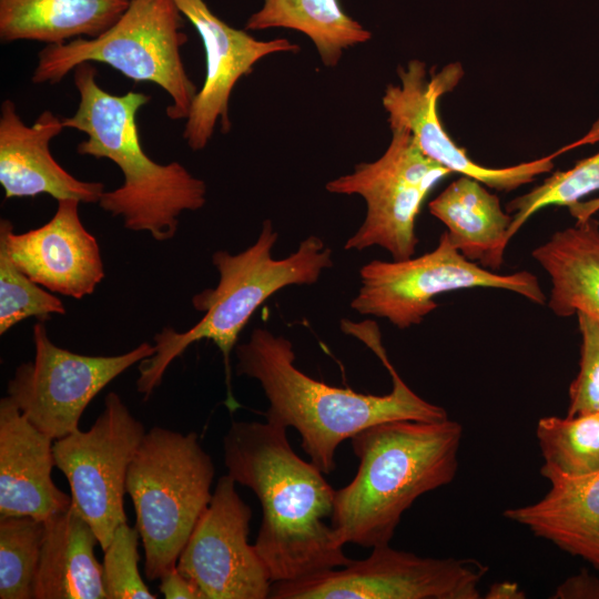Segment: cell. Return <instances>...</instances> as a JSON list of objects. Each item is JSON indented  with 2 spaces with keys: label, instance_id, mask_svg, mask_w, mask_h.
<instances>
[{
  "label": "cell",
  "instance_id": "cell-1",
  "mask_svg": "<svg viewBox=\"0 0 599 599\" xmlns=\"http://www.w3.org/2000/svg\"><path fill=\"white\" fill-rule=\"evenodd\" d=\"M223 451L227 474L261 504L254 546L273 582L351 562L325 522L333 512L335 489L315 464L293 450L285 427L267 420L234 422L223 438Z\"/></svg>",
  "mask_w": 599,
  "mask_h": 599
},
{
  "label": "cell",
  "instance_id": "cell-2",
  "mask_svg": "<svg viewBox=\"0 0 599 599\" xmlns=\"http://www.w3.org/2000/svg\"><path fill=\"white\" fill-rule=\"evenodd\" d=\"M237 375L256 379L268 402L266 420L295 428L302 448L324 474L336 468L339 444L375 424L393 420L439 422L446 410L418 396L392 363L393 388L386 395L357 393L314 379L295 366L293 344L264 327L235 346Z\"/></svg>",
  "mask_w": 599,
  "mask_h": 599
},
{
  "label": "cell",
  "instance_id": "cell-3",
  "mask_svg": "<svg viewBox=\"0 0 599 599\" xmlns=\"http://www.w3.org/2000/svg\"><path fill=\"white\" fill-rule=\"evenodd\" d=\"M463 426L393 420L351 438L358 458L354 479L335 490L329 524L338 545H388L403 514L423 494L453 481Z\"/></svg>",
  "mask_w": 599,
  "mask_h": 599
},
{
  "label": "cell",
  "instance_id": "cell-4",
  "mask_svg": "<svg viewBox=\"0 0 599 599\" xmlns=\"http://www.w3.org/2000/svg\"><path fill=\"white\" fill-rule=\"evenodd\" d=\"M97 75L91 62L73 69L80 102L75 113L62 122L64 128L87 134L77 146L79 154L108 159L123 173V184L105 191L99 205L121 216L126 230L148 232L159 242L171 240L179 216L204 206L206 184L181 163L160 164L143 151L136 115L149 95L134 91L112 94L98 84Z\"/></svg>",
  "mask_w": 599,
  "mask_h": 599
},
{
  "label": "cell",
  "instance_id": "cell-5",
  "mask_svg": "<svg viewBox=\"0 0 599 599\" xmlns=\"http://www.w3.org/2000/svg\"><path fill=\"white\" fill-rule=\"evenodd\" d=\"M277 238L272 221L265 220L256 241L244 251L213 253L217 285L192 298L193 307L204 312V316L184 332L164 326L153 337L154 354L140 362L136 389L145 399L162 383L175 358L192 344L206 339L223 355L227 406L231 410L236 407L231 392V353L244 326L273 294L291 285L315 284L323 271L334 265L332 250L316 235L305 237L295 252L283 258H274L272 254Z\"/></svg>",
  "mask_w": 599,
  "mask_h": 599
},
{
  "label": "cell",
  "instance_id": "cell-6",
  "mask_svg": "<svg viewBox=\"0 0 599 599\" xmlns=\"http://www.w3.org/2000/svg\"><path fill=\"white\" fill-rule=\"evenodd\" d=\"M215 468L195 433L160 426L145 433L128 470L126 493L144 549V575L160 579L176 566L207 508Z\"/></svg>",
  "mask_w": 599,
  "mask_h": 599
},
{
  "label": "cell",
  "instance_id": "cell-7",
  "mask_svg": "<svg viewBox=\"0 0 599 599\" xmlns=\"http://www.w3.org/2000/svg\"><path fill=\"white\" fill-rule=\"evenodd\" d=\"M174 0H130L121 17L93 38L47 44L38 54L34 84H55L79 64L105 63L135 82H152L170 97L166 115L185 120L197 93L184 68L187 41Z\"/></svg>",
  "mask_w": 599,
  "mask_h": 599
},
{
  "label": "cell",
  "instance_id": "cell-8",
  "mask_svg": "<svg viewBox=\"0 0 599 599\" xmlns=\"http://www.w3.org/2000/svg\"><path fill=\"white\" fill-rule=\"evenodd\" d=\"M361 286L351 302L358 314L387 319L399 329L418 325L438 307L436 296L468 288H497L536 304L546 295L528 271L499 274L466 258L443 232L437 246L400 261L374 260L359 270Z\"/></svg>",
  "mask_w": 599,
  "mask_h": 599
},
{
  "label": "cell",
  "instance_id": "cell-9",
  "mask_svg": "<svg viewBox=\"0 0 599 599\" xmlns=\"http://www.w3.org/2000/svg\"><path fill=\"white\" fill-rule=\"evenodd\" d=\"M390 131V142L377 160L356 164L353 172L327 182L325 189L359 195L366 203L364 222L346 241L345 250L378 246L400 261L415 255L419 242L416 222L423 204L451 171L425 155L409 131Z\"/></svg>",
  "mask_w": 599,
  "mask_h": 599
},
{
  "label": "cell",
  "instance_id": "cell-10",
  "mask_svg": "<svg viewBox=\"0 0 599 599\" xmlns=\"http://www.w3.org/2000/svg\"><path fill=\"white\" fill-rule=\"evenodd\" d=\"M488 568L474 559L429 558L372 548L361 560L272 583L273 599H478Z\"/></svg>",
  "mask_w": 599,
  "mask_h": 599
},
{
  "label": "cell",
  "instance_id": "cell-11",
  "mask_svg": "<svg viewBox=\"0 0 599 599\" xmlns=\"http://www.w3.org/2000/svg\"><path fill=\"white\" fill-rule=\"evenodd\" d=\"M121 397L110 392L90 429L55 439L53 455L70 485L72 505L104 550L116 528L128 522L124 494L129 466L145 435Z\"/></svg>",
  "mask_w": 599,
  "mask_h": 599
},
{
  "label": "cell",
  "instance_id": "cell-12",
  "mask_svg": "<svg viewBox=\"0 0 599 599\" xmlns=\"http://www.w3.org/2000/svg\"><path fill=\"white\" fill-rule=\"evenodd\" d=\"M34 358L20 364L7 384V396L39 430L53 440L79 428L90 402L128 368L152 356L148 342L112 356L73 353L57 346L43 321L32 329Z\"/></svg>",
  "mask_w": 599,
  "mask_h": 599
},
{
  "label": "cell",
  "instance_id": "cell-13",
  "mask_svg": "<svg viewBox=\"0 0 599 599\" xmlns=\"http://www.w3.org/2000/svg\"><path fill=\"white\" fill-rule=\"evenodd\" d=\"M398 84H388L382 98L389 128L409 131L419 149L433 161L451 173L475 179L485 186L510 192L534 182L554 169V161L562 153L589 144L582 136L556 152L506 167H488L473 161L464 149L448 135L438 115V100L453 91L463 78L459 63H451L435 73L425 62L412 59L397 68Z\"/></svg>",
  "mask_w": 599,
  "mask_h": 599
},
{
  "label": "cell",
  "instance_id": "cell-14",
  "mask_svg": "<svg viewBox=\"0 0 599 599\" xmlns=\"http://www.w3.org/2000/svg\"><path fill=\"white\" fill-rule=\"evenodd\" d=\"M235 484L229 474L219 478L176 567L205 599L270 598L273 581L268 569L248 544L252 509Z\"/></svg>",
  "mask_w": 599,
  "mask_h": 599
},
{
  "label": "cell",
  "instance_id": "cell-15",
  "mask_svg": "<svg viewBox=\"0 0 599 599\" xmlns=\"http://www.w3.org/2000/svg\"><path fill=\"white\" fill-rule=\"evenodd\" d=\"M182 16L199 33L205 52V78L197 91L183 130V139L193 151L203 150L220 122L224 133L231 129L229 103L242 77L267 55L297 52L300 47L286 38L258 40L245 29L220 19L204 0H174Z\"/></svg>",
  "mask_w": 599,
  "mask_h": 599
},
{
  "label": "cell",
  "instance_id": "cell-16",
  "mask_svg": "<svg viewBox=\"0 0 599 599\" xmlns=\"http://www.w3.org/2000/svg\"><path fill=\"white\" fill-rule=\"evenodd\" d=\"M80 203L58 200L45 224L23 233H16L11 221H0V240L17 267L50 292L75 300L92 294L105 275L99 243L81 222Z\"/></svg>",
  "mask_w": 599,
  "mask_h": 599
},
{
  "label": "cell",
  "instance_id": "cell-17",
  "mask_svg": "<svg viewBox=\"0 0 599 599\" xmlns=\"http://www.w3.org/2000/svg\"><path fill=\"white\" fill-rule=\"evenodd\" d=\"M64 129L62 119L44 110L32 125L17 113L13 101L1 104L0 184L6 200L48 194L57 201L74 199L99 203L105 192L101 182L81 181L52 156L50 142Z\"/></svg>",
  "mask_w": 599,
  "mask_h": 599
},
{
  "label": "cell",
  "instance_id": "cell-18",
  "mask_svg": "<svg viewBox=\"0 0 599 599\" xmlns=\"http://www.w3.org/2000/svg\"><path fill=\"white\" fill-rule=\"evenodd\" d=\"M53 439L39 430L9 396L0 399V518L45 521L72 504L52 480Z\"/></svg>",
  "mask_w": 599,
  "mask_h": 599
},
{
  "label": "cell",
  "instance_id": "cell-19",
  "mask_svg": "<svg viewBox=\"0 0 599 599\" xmlns=\"http://www.w3.org/2000/svg\"><path fill=\"white\" fill-rule=\"evenodd\" d=\"M549 483L539 501L507 509L504 516L599 569V471Z\"/></svg>",
  "mask_w": 599,
  "mask_h": 599
},
{
  "label": "cell",
  "instance_id": "cell-20",
  "mask_svg": "<svg viewBox=\"0 0 599 599\" xmlns=\"http://www.w3.org/2000/svg\"><path fill=\"white\" fill-rule=\"evenodd\" d=\"M33 599H106L99 539L71 504L44 521Z\"/></svg>",
  "mask_w": 599,
  "mask_h": 599
},
{
  "label": "cell",
  "instance_id": "cell-21",
  "mask_svg": "<svg viewBox=\"0 0 599 599\" xmlns=\"http://www.w3.org/2000/svg\"><path fill=\"white\" fill-rule=\"evenodd\" d=\"M428 210L466 258L494 272L501 268L512 216L483 183L461 175L429 202Z\"/></svg>",
  "mask_w": 599,
  "mask_h": 599
},
{
  "label": "cell",
  "instance_id": "cell-22",
  "mask_svg": "<svg viewBox=\"0 0 599 599\" xmlns=\"http://www.w3.org/2000/svg\"><path fill=\"white\" fill-rule=\"evenodd\" d=\"M531 256L551 282L548 307L558 317L583 313L599 322V221L555 232Z\"/></svg>",
  "mask_w": 599,
  "mask_h": 599
},
{
  "label": "cell",
  "instance_id": "cell-23",
  "mask_svg": "<svg viewBox=\"0 0 599 599\" xmlns=\"http://www.w3.org/2000/svg\"><path fill=\"white\" fill-rule=\"evenodd\" d=\"M130 0H0L3 42L31 40L47 44L93 38L109 29Z\"/></svg>",
  "mask_w": 599,
  "mask_h": 599
},
{
  "label": "cell",
  "instance_id": "cell-24",
  "mask_svg": "<svg viewBox=\"0 0 599 599\" xmlns=\"http://www.w3.org/2000/svg\"><path fill=\"white\" fill-rule=\"evenodd\" d=\"M290 29L305 34L322 63L334 68L345 50L368 42L372 32L352 18L339 0H262L245 22L246 31Z\"/></svg>",
  "mask_w": 599,
  "mask_h": 599
},
{
  "label": "cell",
  "instance_id": "cell-25",
  "mask_svg": "<svg viewBox=\"0 0 599 599\" xmlns=\"http://www.w3.org/2000/svg\"><path fill=\"white\" fill-rule=\"evenodd\" d=\"M536 436L545 461L540 474L548 481L599 471V413L542 417Z\"/></svg>",
  "mask_w": 599,
  "mask_h": 599
},
{
  "label": "cell",
  "instance_id": "cell-26",
  "mask_svg": "<svg viewBox=\"0 0 599 599\" xmlns=\"http://www.w3.org/2000/svg\"><path fill=\"white\" fill-rule=\"evenodd\" d=\"M44 521L29 516L0 518V598L33 599Z\"/></svg>",
  "mask_w": 599,
  "mask_h": 599
},
{
  "label": "cell",
  "instance_id": "cell-27",
  "mask_svg": "<svg viewBox=\"0 0 599 599\" xmlns=\"http://www.w3.org/2000/svg\"><path fill=\"white\" fill-rule=\"evenodd\" d=\"M595 192H599V151L578 161L566 171L551 174L540 185L511 200L507 204V212L514 213L508 232L509 238L511 240L524 224L542 209L548 206L569 209Z\"/></svg>",
  "mask_w": 599,
  "mask_h": 599
},
{
  "label": "cell",
  "instance_id": "cell-28",
  "mask_svg": "<svg viewBox=\"0 0 599 599\" xmlns=\"http://www.w3.org/2000/svg\"><path fill=\"white\" fill-rule=\"evenodd\" d=\"M53 314H65L63 303L20 271L0 240V334L27 318L44 321Z\"/></svg>",
  "mask_w": 599,
  "mask_h": 599
},
{
  "label": "cell",
  "instance_id": "cell-29",
  "mask_svg": "<svg viewBox=\"0 0 599 599\" xmlns=\"http://www.w3.org/2000/svg\"><path fill=\"white\" fill-rule=\"evenodd\" d=\"M139 539L135 526L120 525L103 550V583L106 599H155L139 571Z\"/></svg>",
  "mask_w": 599,
  "mask_h": 599
},
{
  "label": "cell",
  "instance_id": "cell-30",
  "mask_svg": "<svg viewBox=\"0 0 599 599\" xmlns=\"http://www.w3.org/2000/svg\"><path fill=\"white\" fill-rule=\"evenodd\" d=\"M581 336L579 372L569 386L567 416L599 413V322L577 313Z\"/></svg>",
  "mask_w": 599,
  "mask_h": 599
},
{
  "label": "cell",
  "instance_id": "cell-31",
  "mask_svg": "<svg viewBox=\"0 0 599 599\" xmlns=\"http://www.w3.org/2000/svg\"><path fill=\"white\" fill-rule=\"evenodd\" d=\"M159 589L166 599H205L200 588L176 566L160 578Z\"/></svg>",
  "mask_w": 599,
  "mask_h": 599
},
{
  "label": "cell",
  "instance_id": "cell-32",
  "mask_svg": "<svg viewBox=\"0 0 599 599\" xmlns=\"http://www.w3.org/2000/svg\"><path fill=\"white\" fill-rule=\"evenodd\" d=\"M524 592L514 582H501L493 585L490 588L487 598L496 599H509V598H524Z\"/></svg>",
  "mask_w": 599,
  "mask_h": 599
},
{
  "label": "cell",
  "instance_id": "cell-33",
  "mask_svg": "<svg viewBox=\"0 0 599 599\" xmlns=\"http://www.w3.org/2000/svg\"><path fill=\"white\" fill-rule=\"evenodd\" d=\"M569 211L576 221L595 216V213L599 211V196L587 202L581 201L570 206Z\"/></svg>",
  "mask_w": 599,
  "mask_h": 599
}]
</instances>
